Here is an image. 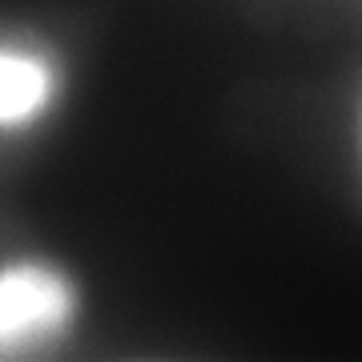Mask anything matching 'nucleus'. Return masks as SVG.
Here are the masks:
<instances>
[{"label":"nucleus","instance_id":"nucleus-1","mask_svg":"<svg viewBox=\"0 0 362 362\" xmlns=\"http://www.w3.org/2000/svg\"><path fill=\"white\" fill-rule=\"evenodd\" d=\"M73 314V290L45 266L0 270V354L33 346L61 330Z\"/></svg>","mask_w":362,"mask_h":362},{"label":"nucleus","instance_id":"nucleus-2","mask_svg":"<svg viewBox=\"0 0 362 362\" xmlns=\"http://www.w3.org/2000/svg\"><path fill=\"white\" fill-rule=\"evenodd\" d=\"M52 73L33 52L0 49V125H21L49 105Z\"/></svg>","mask_w":362,"mask_h":362}]
</instances>
